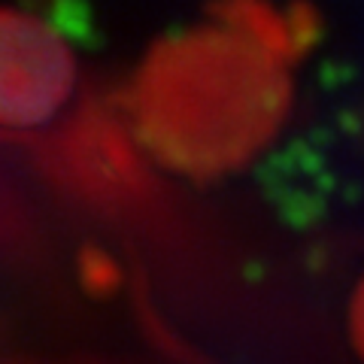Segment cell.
Here are the masks:
<instances>
[{
	"mask_svg": "<svg viewBox=\"0 0 364 364\" xmlns=\"http://www.w3.org/2000/svg\"><path fill=\"white\" fill-rule=\"evenodd\" d=\"M349 325H352V340H355L358 352L364 355V282H361L358 291H355V301H352V318H349Z\"/></svg>",
	"mask_w": 364,
	"mask_h": 364,
	"instance_id": "3",
	"label": "cell"
},
{
	"mask_svg": "<svg viewBox=\"0 0 364 364\" xmlns=\"http://www.w3.org/2000/svg\"><path fill=\"white\" fill-rule=\"evenodd\" d=\"M294 33V18L270 4L225 0L158 43L134 88L146 146L200 179L252 161L286 122Z\"/></svg>",
	"mask_w": 364,
	"mask_h": 364,
	"instance_id": "1",
	"label": "cell"
},
{
	"mask_svg": "<svg viewBox=\"0 0 364 364\" xmlns=\"http://www.w3.org/2000/svg\"><path fill=\"white\" fill-rule=\"evenodd\" d=\"M70 46L43 18L0 9V124L33 128L49 122L73 91Z\"/></svg>",
	"mask_w": 364,
	"mask_h": 364,
	"instance_id": "2",
	"label": "cell"
}]
</instances>
